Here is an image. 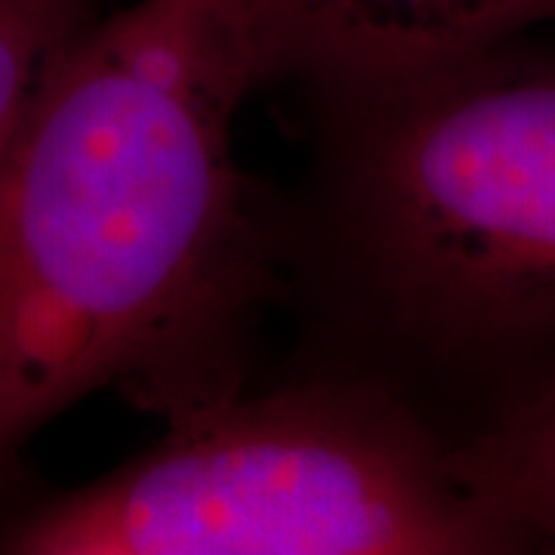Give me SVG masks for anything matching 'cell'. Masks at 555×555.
Masks as SVG:
<instances>
[{
	"instance_id": "cell-3",
	"label": "cell",
	"mask_w": 555,
	"mask_h": 555,
	"mask_svg": "<svg viewBox=\"0 0 555 555\" xmlns=\"http://www.w3.org/2000/svg\"><path fill=\"white\" fill-rule=\"evenodd\" d=\"M401 389L321 377L225 396L68 491L0 485L3 555L525 553Z\"/></svg>"
},
{
	"instance_id": "cell-4",
	"label": "cell",
	"mask_w": 555,
	"mask_h": 555,
	"mask_svg": "<svg viewBox=\"0 0 555 555\" xmlns=\"http://www.w3.org/2000/svg\"><path fill=\"white\" fill-rule=\"evenodd\" d=\"M262 80L315 100L392 87L555 22V0H238Z\"/></svg>"
},
{
	"instance_id": "cell-2",
	"label": "cell",
	"mask_w": 555,
	"mask_h": 555,
	"mask_svg": "<svg viewBox=\"0 0 555 555\" xmlns=\"http://www.w3.org/2000/svg\"><path fill=\"white\" fill-rule=\"evenodd\" d=\"M321 108V257L392 356L478 396L476 426L555 371V47Z\"/></svg>"
},
{
	"instance_id": "cell-5",
	"label": "cell",
	"mask_w": 555,
	"mask_h": 555,
	"mask_svg": "<svg viewBox=\"0 0 555 555\" xmlns=\"http://www.w3.org/2000/svg\"><path fill=\"white\" fill-rule=\"evenodd\" d=\"M451 441L466 491L528 550H555V371Z\"/></svg>"
},
{
	"instance_id": "cell-1",
	"label": "cell",
	"mask_w": 555,
	"mask_h": 555,
	"mask_svg": "<svg viewBox=\"0 0 555 555\" xmlns=\"http://www.w3.org/2000/svg\"><path fill=\"white\" fill-rule=\"evenodd\" d=\"M266 87L238 0L100 13L0 152V481L96 392L173 423L247 386L284 235L235 120Z\"/></svg>"
},
{
	"instance_id": "cell-6",
	"label": "cell",
	"mask_w": 555,
	"mask_h": 555,
	"mask_svg": "<svg viewBox=\"0 0 555 555\" xmlns=\"http://www.w3.org/2000/svg\"><path fill=\"white\" fill-rule=\"evenodd\" d=\"M102 13V0H0V152L47 68Z\"/></svg>"
}]
</instances>
